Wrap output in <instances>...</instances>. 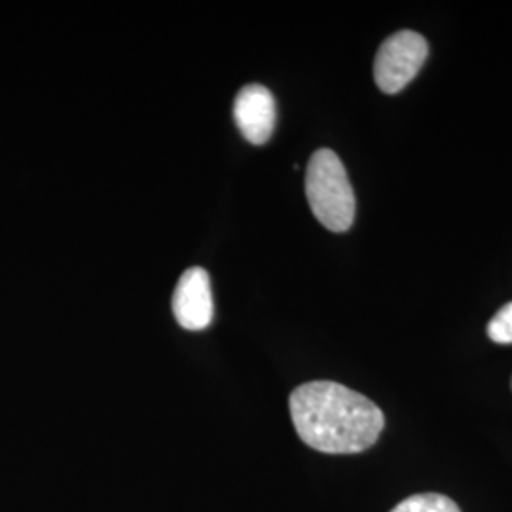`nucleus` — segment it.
I'll list each match as a JSON object with an SVG mask.
<instances>
[{"mask_svg": "<svg viewBox=\"0 0 512 512\" xmlns=\"http://www.w3.org/2000/svg\"><path fill=\"white\" fill-rule=\"evenodd\" d=\"M289 406L298 437L323 454L365 452L384 431V412L346 385H300L294 389Z\"/></svg>", "mask_w": 512, "mask_h": 512, "instance_id": "nucleus-1", "label": "nucleus"}, {"mask_svg": "<svg viewBox=\"0 0 512 512\" xmlns=\"http://www.w3.org/2000/svg\"><path fill=\"white\" fill-rule=\"evenodd\" d=\"M306 196L311 213L327 230L348 232L355 220V194L348 171L336 152L317 150L306 171Z\"/></svg>", "mask_w": 512, "mask_h": 512, "instance_id": "nucleus-2", "label": "nucleus"}, {"mask_svg": "<svg viewBox=\"0 0 512 512\" xmlns=\"http://www.w3.org/2000/svg\"><path fill=\"white\" fill-rule=\"evenodd\" d=\"M429 44L414 31H399L385 38L374 59V80L384 93H399L420 73Z\"/></svg>", "mask_w": 512, "mask_h": 512, "instance_id": "nucleus-3", "label": "nucleus"}, {"mask_svg": "<svg viewBox=\"0 0 512 512\" xmlns=\"http://www.w3.org/2000/svg\"><path fill=\"white\" fill-rule=\"evenodd\" d=\"M173 313L186 330L207 329L213 321V294L209 274L203 268H188L173 293Z\"/></svg>", "mask_w": 512, "mask_h": 512, "instance_id": "nucleus-4", "label": "nucleus"}, {"mask_svg": "<svg viewBox=\"0 0 512 512\" xmlns=\"http://www.w3.org/2000/svg\"><path fill=\"white\" fill-rule=\"evenodd\" d=\"M275 99L262 84H247L234 101V120L251 145H264L275 128Z\"/></svg>", "mask_w": 512, "mask_h": 512, "instance_id": "nucleus-5", "label": "nucleus"}, {"mask_svg": "<svg viewBox=\"0 0 512 512\" xmlns=\"http://www.w3.org/2000/svg\"><path fill=\"white\" fill-rule=\"evenodd\" d=\"M391 512H461L458 503L442 494H416L399 503Z\"/></svg>", "mask_w": 512, "mask_h": 512, "instance_id": "nucleus-6", "label": "nucleus"}, {"mask_svg": "<svg viewBox=\"0 0 512 512\" xmlns=\"http://www.w3.org/2000/svg\"><path fill=\"white\" fill-rule=\"evenodd\" d=\"M488 336L495 344H512V302L495 313L488 325Z\"/></svg>", "mask_w": 512, "mask_h": 512, "instance_id": "nucleus-7", "label": "nucleus"}]
</instances>
